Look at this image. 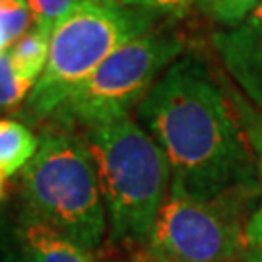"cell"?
I'll use <instances>...</instances> for the list:
<instances>
[{
    "mask_svg": "<svg viewBox=\"0 0 262 262\" xmlns=\"http://www.w3.org/2000/svg\"><path fill=\"white\" fill-rule=\"evenodd\" d=\"M136 115L167 158L169 190L204 200L262 194L260 171L243 124L200 58H177Z\"/></svg>",
    "mask_w": 262,
    "mask_h": 262,
    "instance_id": "cell-1",
    "label": "cell"
},
{
    "mask_svg": "<svg viewBox=\"0 0 262 262\" xmlns=\"http://www.w3.org/2000/svg\"><path fill=\"white\" fill-rule=\"evenodd\" d=\"M92 151L115 243H148L171 188V167L159 144L130 115L88 126Z\"/></svg>",
    "mask_w": 262,
    "mask_h": 262,
    "instance_id": "cell-2",
    "label": "cell"
},
{
    "mask_svg": "<svg viewBox=\"0 0 262 262\" xmlns=\"http://www.w3.org/2000/svg\"><path fill=\"white\" fill-rule=\"evenodd\" d=\"M21 204L49 227L97 251L109 231L92 151L66 128L45 130L35 158L19 175Z\"/></svg>",
    "mask_w": 262,
    "mask_h": 262,
    "instance_id": "cell-3",
    "label": "cell"
},
{
    "mask_svg": "<svg viewBox=\"0 0 262 262\" xmlns=\"http://www.w3.org/2000/svg\"><path fill=\"white\" fill-rule=\"evenodd\" d=\"M154 16L119 0H76L51 37L45 72L28 97L37 117H55L66 97L124 43L151 31Z\"/></svg>",
    "mask_w": 262,
    "mask_h": 262,
    "instance_id": "cell-4",
    "label": "cell"
},
{
    "mask_svg": "<svg viewBox=\"0 0 262 262\" xmlns=\"http://www.w3.org/2000/svg\"><path fill=\"white\" fill-rule=\"evenodd\" d=\"M185 49L175 33L148 31L117 49L66 97L55 119L84 128L130 115Z\"/></svg>",
    "mask_w": 262,
    "mask_h": 262,
    "instance_id": "cell-5",
    "label": "cell"
},
{
    "mask_svg": "<svg viewBox=\"0 0 262 262\" xmlns=\"http://www.w3.org/2000/svg\"><path fill=\"white\" fill-rule=\"evenodd\" d=\"M260 196L204 200L169 190L151 227L148 253L167 262H239L247 247V204Z\"/></svg>",
    "mask_w": 262,
    "mask_h": 262,
    "instance_id": "cell-6",
    "label": "cell"
},
{
    "mask_svg": "<svg viewBox=\"0 0 262 262\" xmlns=\"http://www.w3.org/2000/svg\"><path fill=\"white\" fill-rule=\"evenodd\" d=\"M0 262H97L92 251L21 206L0 233Z\"/></svg>",
    "mask_w": 262,
    "mask_h": 262,
    "instance_id": "cell-7",
    "label": "cell"
},
{
    "mask_svg": "<svg viewBox=\"0 0 262 262\" xmlns=\"http://www.w3.org/2000/svg\"><path fill=\"white\" fill-rule=\"evenodd\" d=\"M212 41L235 85L262 111V4L241 24L217 31Z\"/></svg>",
    "mask_w": 262,
    "mask_h": 262,
    "instance_id": "cell-8",
    "label": "cell"
},
{
    "mask_svg": "<svg viewBox=\"0 0 262 262\" xmlns=\"http://www.w3.org/2000/svg\"><path fill=\"white\" fill-rule=\"evenodd\" d=\"M39 150V138L26 124L0 119V200L6 198L10 179L21 175Z\"/></svg>",
    "mask_w": 262,
    "mask_h": 262,
    "instance_id": "cell-9",
    "label": "cell"
},
{
    "mask_svg": "<svg viewBox=\"0 0 262 262\" xmlns=\"http://www.w3.org/2000/svg\"><path fill=\"white\" fill-rule=\"evenodd\" d=\"M14 66V72L19 80L35 85L45 72L51 51V37L43 35L37 29H29L24 37L6 49Z\"/></svg>",
    "mask_w": 262,
    "mask_h": 262,
    "instance_id": "cell-10",
    "label": "cell"
},
{
    "mask_svg": "<svg viewBox=\"0 0 262 262\" xmlns=\"http://www.w3.org/2000/svg\"><path fill=\"white\" fill-rule=\"evenodd\" d=\"M33 28V14L28 0H0V33L12 47Z\"/></svg>",
    "mask_w": 262,
    "mask_h": 262,
    "instance_id": "cell-11",
    "label": "cell"
},
{
    "mask_svg": "<svg viewBox=\"0 0 262 262\" xmlns=\"http://www.w3.org/2000/svg\"><path fill=\"white\" fill-rule=\"evenodd\" d=\"M262 0H196V6L215 24L233 28L241 24Z\"/></svg>",
    "mask_w": 262,
    "mask_h": 262,
    "instance_id": "cell-12",
    "label": "cell"
},
{
    "mask_svg": "<svg viewBox=\"0 0 262 262\" xmlns=\"http://www.w3.org/2000/svg\"><path fill=\"white\" fill-rule=\"evenodd\" d=\"M33 85L19 80L10 60L8 51L0 55V111L16 109L26 97H29Z\"/></svg>",
    "mask_w": 262,
    "mask_h": 262,
    "instance_id": "cell-13",
    "label": "cell"
},
{
    "mask_svg": "<svg viewBox=\"0 0 262 262\" xmlns=\"http://www.w3.org/2000/svg\"><path fill=\"white\" fill-rule=\"evenodd\" d=\"M33 14V29L53 37L55 29L74 8L76 0H28Z\"/></svg>",
    "mask_w": 262,
    "mask_h": 262,
    "instance_id": "cell-14",
    "label": "cell"
},
{
    "mask_svg": "<svg viewBox=\"0 0 262 262\" xmlns=\"http://www.w3.org/2000/svg\"><path fill=\"white\" fill-rule=\"evenodd\" d=\"M237 117L243 124L245 136H247V142L253 150V156L256 159V165H258V171H260V179H262V111H256L253 107H247L239 101V107H237Z\"/></svg>",
    "mask_w": 262,
    "mask_h": 262,
    "instance_id": "cell-15",
    "label": "cell"
},
{
    "mask_svg": "<svg viewBox=\"0 0 262 262\" xmlns=\"http://www.w3.org/2000/svg\"><path fill=\"white\" fill-rule=\"evenodd\" d=\"M119 2L132 10L154 16V18L156 16L181 18L190 10L192 4H196V0H119Z\"/></svg>",
    "mask_w": 262,
    "mask_h": 262,
    "instance_id": "cell-16",
    "label": "cell"
},
{
    "mask_svg": "<svg viewBox=\"0 0 262 262\" xmlns=\"http://www.w3.org/2000/svg\"><path fill=\"white\" fill-rule=\"evenodd\" d=\"M245 262H262V194L256 204L251 220L247 224V247H245Z\"/></svg>",
    "mask_w": 262,
    "mask_h": 262,
    "instance_id": "cell-17",
    "label": "cell"
},
{
    "mask_svg": "<svg viewBox=\"0 0 262 262\" xmlns=\"http://www.w3.org/2000/svg\"><path fill=\"white\" fill-rule=\"evenodd\" d=\"M6 41H4V37H2V33H0V55H2V53H4V51H6Z\"/></svg>",
    "mask_w": 262,
    "mask_h": 262,
    "instance_id": "cell-18",
    "label": "cell"
},
{
    "mask_svg": "<svg viewBox=\"0 0 262 262\" xmlns=\"http://www.w3.org/2000/svg\"><path fill=\"white\" fill-rule=\"evenodd\" d=\"M144 262H167V260H159V258H151V256H148Z\"/></svg>",
    "mask_w": 262,
    "mask_h": 262,
    "instance_id": "cell-19",
    "label": "cell"
}]
</instances>
